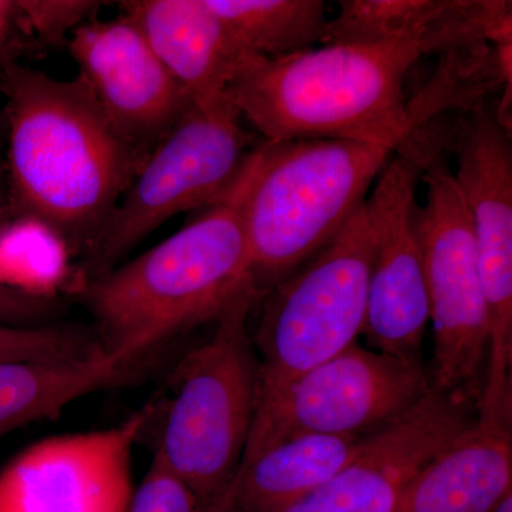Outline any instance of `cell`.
Here are the masks:
<instances>
[{
	"label": "cell",
	"mask_w": 512,
	"mask_h": 512,
	"mask_svg": "<svg viewBox=\"0 0 512 512\" xmlns=\"http://www.w3.org/2000/svg\"><path fill=\"white\" fill-rule=\"evenodd\" d=\"M0 90L9 220L37 225L82 259L148 154L117 130L80 76L59 80L10 60Z\"/></svg>",
	"instance_id": "cell-1"
},
{
	"label": "cell",
	"mask_w": 512,
	"mask_h": 512,
	"mask_svg": "<svg viewBox=\"0 0 512 512\" xmlns=\"http://www.w3.org/2000/svg\"><path fill=\"white\" fill-rule=\"evenodd\" d=\"M427 56L413 43H329L247 56L225 97L262 140H346L397 151L412 137L404 80Z\"/></svg>",
	"instance_id": "cell-2"
},
{
	"label": "cell",
	"mask_w": 512,
	"mask_h": 512,
	"mask_svg": "<svg viewBox=\"0 0 512 512\" xmlns=\"http://www.w3.org/2000/svg\"><path fill=\"white\" fill-rule=\"evenodd\" d=\"M241 175L180 231L84 284L82 302L106 352L153 356L181 333L214 323L252 288Z\"/></svg>",
	"instance_id": "cell-3"
},
{
	"label": "cell",
	"mask_w": 512,
	"mask_h": 512,
	"mask_svg": "<svg viewBox=\"0 0 512 512\" xmlns=\"http://www.w3.org/2000/svg\"><path fill=\"white\" fill-rule=\"evenodd\" d=\"M392 156L346 140L256 144L241 175V218L259 301L338 237Z\"/></svg>",
	"instance_id": "cell-4"
},
{
	"label": "cell",
	"mask_w": 512,
	"mask_h": 512,
	"mask_svg": "<svg viewBox=\"0 0 512 512\" xmlns=\"http://www.w3.org/2000/svg\"><path fill=\"white\" fill-rule=\"evenodd\" d=\"M259 296L239 293L211 338L190 350L173 377L154 448L200 498L204 511L231 483L247 448L259 396V360L248 320Z\"/></svg>",
	"instance_id": "cell-5"
},
{
	"label": "cell",
	"mask_w": 512,
	"mask_h": 512,
	"mask_svg": "<svg viewBox=\"0 0 512 512\" xmlns=\"http://www.w3.org/2000/svg\"><path fill=\"white\" fill-rule=\"evenodd\" d=\"M373 249L363 205L338 237L262 296L252 336L258 404L362 336Z\"/></svg>",
	"instance_id": "cell-6"
},
{
	"label": "cell",
	"mask_w": 512,
	"mask_h": 512,
	"mask_svg": "<svg viewBox=\"0 0 512 512\" xmlns=\"http://www.w3.org/2000/svg\"><path fill=\"white\" fill-rule=\"evenodd\" d=\"M228 100L191 104L153 147L136 177L83 256L86 282L124 256L175 215L202 211L227 197L255 146Z\"/></svg>",
	"instance_id": "cell-7"
},
{
	"label": "cell",
	"mask_w": 512,
	"mask_h": 512,
	"mask_svg": "<svg viewBox=\"0 0 512 512\" xmlns=\"http://www.w3.org/2000/svg\"><path fill=\"white\" fill-rule=\"evenodd\" d=\"M427 201L417 205L433 328L431 387L476 409L487 373L490 333L476 239L444 151L424 167Z\"/></svg>",
	"instance_id": "cell-8"
},
{
	"label": "cell",
	"mask_w": 512,
	"mask_h": 512,
	"mask_svg": "<svg viewBox=\"0 0 512 512\" xmlns=\"http://www.w3.org/2000/svg\"><path fill=\"white\" fill-rule=\"evenodd\" d=\"M430 389L421 360L355 342L258 404L241 466L289 437L366 439L409 413Z\"/></svg>",
	"instance_id": "cell-9"
},
{
	"label": "cell",
	"mask_w": 512,
	"mask_h": 512,
	"mask_svg": "<svg viewBox=\"0 0 512 512\" xmlns=\"http://www.w3.org/2000/svg\"><path fill=\"white\" fill-rule=\"evenodd\" d=\"M446 147L441 124L414 131L384 165L365 202L375 249L362 336L370 349L400 359L420 360L430 323L416 192L427 161Z\"/></svg>",
	"instance_id": "cell-10"
},
{
	"label": "cell",
	"mask_w": 512,
	"mask_h": 512,
	"mask_svg": "<svg viewBox=\"0 0 512 512\" xmlns=\"http://www.w3.org/2000/svg\"><path fill=\"white\" fill-rule=\"evenodd\" d=\"M451 126L447 150L466 204L488 312L487 373L483 400L512 397V144L491 103L460 116Z\"/></svg>",
	"instance_id": "cell-11"
},
{
	"label": "cell",
	"mask_w": 512,
	"mask_h": 512,
	"mask_svg": "<svg viewBox=\"0 0 512 512\" xmlns=\"http://www.w3.org/2000/svg\"><path fill=\"white\" fill-rule=\"evenodd\" d=\"M156 403L109 429L47 437L0 471V512H126L133 453Z\"/></svg>",
	"instance_id": "cell-12"
},
{
	"label": "cell",
	"mask_w": 512,
	"mask_h": 512,
	"mask_svg": "<svg viewBox=\"0 0 512 512\" xmlns=\"http://www.w3.org/2000/svg\"><path fill=\"white\" fill-rule=\"evenodd\" d=\"M79 76L111 123L150 153L191 106L184 90L127 16L87 20L67 40Z\"/></svg>",
	"instance_id": "cell-13"
},
{
	"label": "cell",
	"mask_w": 512,
	"mask_h": 512,
	"mask_svg": "<svg viewBox=\"0 0 512 512\" xmlns=\"http://www.w3.org/2000/svg\"><path fill=\"white\" fill-rule=\"evenodd\" d=\"M323 43H413L427 56L512 43L510 0H340Z\"/></svg>",
	"instance_id": "cell-14"
},
{
	"label": "cell",
	"mask_w": 512,
	"mask_h": 512,
	"mask_svg": "<svg viewBox=\"0 0 512 512\" xmlns=\"http://www.w3.org/2000/svg\"><path fill=\"white\" fill-rule=\"evenodd\" d=\"M446 443L440 421L414 409L366 437L357 456L325 484L272 512H393L403 488Z\"/></svg>",
	"instance_id": "cell-15"
},
{
	"label": "cell",
	"mask_w": 512,
	"mask_h": 512,
	"mask_svg": "<svg viewBox=\"0 0 512 512\" xmlns=\"http://www.w3.org/2000/svg\"><path fill=\"white\" fill-rule=\"evenodd\" d=\"M127 16L194 106L227 100L245 55L205 0L121 2Z\"/></svg>",
	"instance_id": "cell-16"
},
{
	"label": "cell",
	"mask_w": 512,
	"mask_h": 512,
	"mask_svg": "<svg viewBox=\"0 0 512 512\" xmlns=\"http://www.w3.org/2000/svg\"><path fill=\"white\" fill-rule=\"evenodd\" d=\"M512 491V421L478 417L417 471L393 512H491Z\"/></svg>",
	"instance_id": "cell-17"
},
{
	"label": "cell",
	"mask_w": 512,
	"mask_h": 512,
	"mask_svg": "<svg viewBox=\"0 0 512 512\" xmlns=\"http://www.w3.org/2000/svg\"><path fill=\"white\" fill-rule=\"evenodd\" d=\"M151 357L104 352L64 362H0V439L90 394L137 382Z\"/></svg>",
	"instance_id": "cell-18"
},
{
	"label": "cell",
	"mask_w": 512,
	"mask_h": 512,
	"mask_svg": "<svg viewBox=\"0 0 512 512\" xmlns=\"http://www.w3.org/2000/svg\"><path fill=\"white\" fill-rule=\"evenodd\" d=\"M365 439L303 434L279 441L242 464L204 512H272L336 476Z\"/></svg>",
	"instance_id": "cell-19"
},
{
	"label": "cell",
	"mask_w": 512,
	"mask_h": 512,
	"mask_svg": "<svg viewBox=\"0 0 512 512\" xmlns=\"http://www.w3.org/2000/svg\"><path fill=\"white\" fill-rule=\"evenodd\" d=\"M512 45L488 42L454 47L439 55V64L429 82L407 97V117L413 133L448 113H470L490 103L494 93L503 97L497 103V117L511 130Z\"/></svg>",
	"instance_id": "cell-20"
},
{
	"label": "cell",
	"mask_w": 512,
	"mask_h": 512,
	"mask_svg": "<svg viewBox=\"0 0 512 512\" xmlns=\"http://www.w3.org/2000/svg\"><path fill=\"white\" fill-rule=\"evenodd\" d=\"M247 56L295 55L323 43L328 8L322 0H205Z\"/></svg>",
	"instance_id": "cell-21"
},
{
	"label": "cell",
	"mask_w": 512,
	"mask_h": 512,
	"mask_svg": "<svg viewBox=\"0 0 512 512\" xmlns=\"http://www.w3.org/2000/svg\"><path fill=\"white\" fill-rule=\"evenodd\" d=\"M99 340L90 326L49 323L42 326L0 325V362H64L96 356Z\"/></svg>",
	"instance_id": "cell-22"
},
{
	"label": "cell",
	"mask_w": 512,
	"mask_h": 512,
	"mask_svg": "<svg viewBox=\"0 0 512 512\" xmlns=\"http://www.w3.org/2000/svg\"><path fill=\"white\" fill-rule=\"evenodd\" d=\"M100 2H16L19 28L36 40L49 45L67 42L73 30L79 28L100 8Z\"/></svg>",
	"instance_id": "cell-23"
},
{
	"label": "cell",
	"mask_w": 512,
	"mask_h": 512,
	"mask_svg": "<svg viewBox=\"0 0 512 512\" xmlns=\"http://www.w3.org/2000/svg\"><path fill=\"white\" fill-rule=\"evenodd\" d=\"M126 512H204V507L194 491L153 454Z\"/></svg>",
	"instance_id": "cell-24"
},
{
	"label": "cell",
	"mask_w": 512,
	"mask_h": 512,
	"mask_svg": "<svg viewBox=\"0 0 512 512\" xmlns=\"http://www.w3.org/2000/svg\"><path fill=\"white\" fill-rule=\"evenodd\" d=\"M66 303L45 292L0 282V325L42 326L60 322Z\"/></svg>",
	"instance_id": "cell-25"
},
{
	"label": "cell",
	"mask_w": 512,
	"mask_h": 512,
	"mask_svg": "<svg viewBox=\"0 0 512 512\" xmlns=\"http://www.w3.org/2000/svg\"><path fill=\"white\" fill-rule=\"evenodd\" d=\"M18 8L16 2L0 0V69L10 60H16V52L20 50Z\"/></svg>",
	"instance_id": "cell-26"
},
{
	"label": "cell",
	"mask_w": 512,
	"mask_h": 512,
	"mask_svg": "<svg viewBox=\"0 0 512 512\" xmlns=\"http://www.w3.org/2000/svg\"><path fill=\"white\" fill-rule=\"evenodd\" d=\"M3 140H5V119H3V114H0V229L5 227L9 222L5 158H3Z\"/></svg>",
	"instance_id": "cell-27"
},
{
	"label": "cell",
	"mask_w": 512,
	"mask_h": 512,
	"mask_svg": "<svg viewBox=\"0 0 512 512\" xmlns=\"http://www.w3.org/2000/svg\"><path fill=\"white\" fill-rule=\"evenodd\" d=\"M491 512H512V491L505 495L503 500Z\"/></svg>",
	"instance_id": "cell-28"
}]
</instances>
